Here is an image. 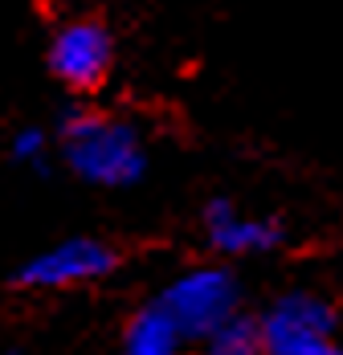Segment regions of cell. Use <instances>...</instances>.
I'll list each match as a JSON object with an SVG mask.
<instances>
[{"instance_id": "11", "label": "cell", "mask_w": 343, "mask_h": 355, "mask_svg": "<svg viewBox=\"0 0 343 355\" xmlns=\"http://www.w3.org/2000/svg\"><path fill=\"white\" fill-rule=\"evenodd\" d=\"M8 355H17V352H8Z\"/></svg>"}, {"instance_id": "5", "label": "cell", "mask_w": 343, "mask_h": 355, "mask_svg": "<svg viewBox=\"0 0 343 355\" xmlns=\"http://www.w3.org/2000/svg\"><path fill=\"white\" fill-rule=\"evenodd\" d=\"M115 45L103 21H69L49 41V70L74 90H94L110 73Z\"/></svg>"}, {"instance_id": "8", "label": "cell", "mask_w": 343, "mask_h": 355, "mask_svg": "<svg viewBox=\"0 0 343 355\" xmlns=\"http://www.w3.org/2000/svg\"><path fill=\"white\" fill-rule=\"evenodd\" d=\"M208 352L212 355H262V331H258V322L229 315L208 335Z\"/></svg>"}, {"instance_id": "9", "label": "cell", "mask_w": 343, "mask_h": 355, "mask_svg": "<svg viewBox=\"0 0 343 355\" xmlns=\"http://www.w3.org/2000/svg\"><path fill=\"white\" fill-rule=\"evenodd\" d=\"M12 155H17L21 164H41V159H45V135H41L37 127H25V131L12 139Z\"/></svg>"}, {"instance_id": "2", "label": "cell", "mask_w": 343, "mask_h": 355, "mask_svg": "<svg viewBox=\"0 0 343 355\" xmlns=\"http://www.w3.org/2000/svg\"><path fill=\"white\" fill-rule=\"evenodd\" d=\"M164 315L176 322L180 335H192V339H208L221 322L233 315L237 306V282L217 270V266H201V270H188L184 278L164 290Z\"/></svg>"}, {"instance_id": "4", "label": "cell", "mask_w": 343, "mask_h": 355, "mask_svg": "<svg viewBox=\"0 0 343 355\" xmlns=\"http://www.w3.org/2000/svg\"><path fill=\"white\" fill-rule=\"evenodd\" d=\"M115 266V249L94 241V237H69L53 249H41L29 257L17 274V282L25 290H66V286L99 282Z\"/></svg>"}, {"instance_id": "6", "label": "cell", "mask_w": 343, "mask_h": 355, "mask_svg": "<svg viewBox=\"0 0 343 355\" xmlns=\"http://www.w3.org/2000/svg\"><path fill=\"white\" fill-rule=\"evenodd\" d=\"M208 241L221 253H262L278 245V225L274 220H258V216H241L229 200H212L205 209Z\"/></svg>"}, {"instance_id": "7", "label": "cell", "mask_w": 343, "mask_h": 355, "mask_svg": "<svg viewBox=\"0 0 343 355\" xmlns=\"http://www.w3.org/2000/svg\"><path fill=\"white\" fill-rule=\"evenodd\" d=\"M123 355H180V331L164 315V306H147L139 311L135 322L127 327Z\"/></svg>"}, {"instance_id": "1", "label": "cell", "mask_w": 343, "mask_h": 355, "mask_svg": "<svg viewBox=\"0 0 343 355\" xmlns=\"http://www.w3.org/2000/svg\"><path fill=\"white\" fill-rule=\"evenodd\" d=\"M62 147L69 168L99 188H127L147 168L135 127L99 110H69L62 119Z\"/></svg>"}, {"instance_id": "10", "label": "cell", "mask_w": 343, "mask_h": 355, "mask_svg": "<svg viewBox=\"0 0 343 355\" xmlns=\"http://www.w3.org/2000/svg\"><path fill=\"white\" fill-rule=\"evenodd\" d=\"M319 355H343V347H331V343H327V347H323Z\"/></svg>"}, {"instance_id": "3", "label": "cell", "mask_w": 343, "mask_h": 355, "mask_svg": "<svg viewBox=\"0 0 343 355\" xmlns=\"http://www.w3.org/2000/svg\"><path fill=\"white\" fill-rule=\"evenodd\" d=\"M331 306L315 294H286L258 322L266 355H319L331 343Z\"/></svg>"}]
</instances>
